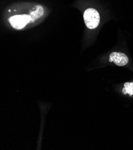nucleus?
Wrapping results in <instances>:
<instances>
[{
  "label": "nucleus",
  "instance_id": "f257e3e1",
  "mask_svg": "<svg viewBox=\"0 0 133 150\" xmlns=\"http://www.w3.org/2000/svg\"><path fill=\"white\" fill-rule=\"evenodd\" d=\"M84 20L85 25L90 29L96 28L100 23V15L94 8H88L84 13Z\"/></svg>",
  "mask_w": 133,
  "mask_h": 150
},
{
  "label": "nucleus",
  "instance_id": "f03ea898",
  "mask_svg": "<svg viewBox=\"0 0 133 150\" xmlns=\"http://www.w3.org/2000/svg\"><path fill=\"white\" fill-rule=\"evenodd\" d=\"M32 20L31 15H15L9 19V22L14 29H21Z\"/></svg>",
  "mask_w": 133,
  "mask_h": 150
},
{
  "label": "nucleus",
  "instance_id": "7ed1b4c3",
  "mask_svg": "<svg viewBox=\"0 0 133 150\" xmlns=\"http://www.w3.org/2000/svg\"><path fill=\"white\" fill-rule=\"evenodd\" d=\"M109 62H113L116 65L122 67L128 62V57L123 53L113 52L110 54Z\"/></svg>",
  "mask_w": 133,
  "mask_h": 150
},
{
  "label": "nucleus",
  "instance_id": "20e7f679",
  "mask_svg": "<svg viewBox=\"0 0 133 150\" xmlns=\"http://www.w3.org/2000/svg\"><path fill=\"white\" fill-rule=\"evenodd\" d=\"M124 94H128L129 96L133 95V82H127L124 84V88L122 89Z\"/></svg>",
  "mask_w": 133,
  "mask_h": 150
}]
</instances>
